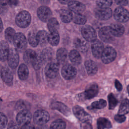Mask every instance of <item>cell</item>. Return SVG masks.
<instances>
[{
    "mask_svg": "<svg viewBox=\"0 0 129 129\" xmlns=\"http://www.w3.org/2000/svg\"><path fill=\"white\" fill-rule=\"evenodd\" d=\"M50 107L53 109H56L60 111L65 115H68L70 112L69 108L63 103L60 102H54L52 103Z\"/></svg>",
    "mask_w": 129,
    "mask_h": 129,
    "instance_id": "7402d4cb",
    "label": "cell"
},
{
    "mask_svg": "<svg viewBox=\"0 0 129 129\" xmlns=\"http://www.w3.org/2000/svg\"><path fill=\"white\" fill-rule=\"evenodd\" d=\"M34 129H48V126L46 125H38Z\"/></svg>",
    "mask_w": 129,
    "mask_h": 129,
    "instance_id": "f907efd6",
    "label": "cell"
},
{
    "mask_svg": "<svg viewBox=\"0 0 129 129\" xmlns=\"http://www.w3.org/2000/svg\"><path fill=\"white\" fill-rule=\"evenodd\" d=\"M106 104H107V103L105 100L99 99L97 101L93 102L91 104L90 107L92 109H100L104 108L106 106Z\"/></svg>",
    "mask_w": 129,
    "mask_h": 129,
    "instance_id": "f35d334b",
    "label": "cell"
},
{
    "mask_svg": "<svg viewBox=\"0 0 129 129\" xmlns=\"http://www.w3.org/2000/svg\"><path fill=\"white\" fill-rule=\"evenodd\" d=\"M21 129H34V128L33 127V126L31 124L28 123L27 124H26L22 126Z\"/></svg>",
    "mask_w": 129,
    "mask_h": 129,
    "instance_id": "681fc988",
    "label": "cell"
},
{
    "mask_svg": "<svg viewBox=\"0 0 129 129\" xmlns=\"http://www.w3.org/2000/svg\"><path fill=\"white\" fill-rule=\"evenodd\" d=\"M97 129H104L111 128L112 125L110 121L104 117L99 118L97 120Z\"/></svg>",
    "mask_w": 129,
    "mask_h": 129,
    "instance_id": "1f68e13d",
    "label": "cell"
},
{
    "mask_svg": "<svg viewBox=\"0 0 129 129\" xmlns=\"http://www.w3.org/2000/svg\"><path fill=\"white\" fill-rule=\"evenodd\" d=\"M85 67L90 76H93L97 73V66L95 62L92 60H87L85 62Z\"/></svg>",
    "mask_w": 129,
    "mask_h": 129,
    "instance_id": "d4e9b609",
    "label": "cell"
},
{
    "mask_svg": "<svg viewBox=\"0 0 129 129\" xmlns=\"http://www.w3.org/2000/svg\"><path fill=\"white\" fill-rule=\"evenodd\" d=\"M104 49L103 44L100 40L96 39L91 44V50L93 56L97 58L101 57Z\"/></svg>",
    "mask_w": 129,
    "mask_h": 129,
    "instance_id": "9a60e30c",
    "label": "cell"
},
{
    "mask_svg": "<svg viewBox=\"0 0 129 129\" xmlns=\"http://www.w3.org/2000/svg\"><path fill=\"white\" fill-rule=\"evenodd\" d=\"M129 112V100L127 99H123L119 106L118 114L123 115Z\"/></svg>",
    "mask_w": 129,
    "mask_h": 129,
    "instance_id": "d6a6232c",
    "label": "cell"
},
{
    "mask_svg": "<svg viewBox=\"0 0 129 129\" xmlns=\"http://www.w3.org/2000/svg\"><path fill=\"white\" fill-rule=\"evenodd\" d=\"M69 57L70 61L75 65H79L81 62V56L77 50L73 49L71 50L69 54Z\"/></svg>",
    "mask_w": 129,
    "mask_h": 129,
    "instance_id": "4316f807",
    "label": "cell"
},
{
    "mask_svg": "<svg viewBox=\"0 0 129 129\" xmlns=\"http://www.w3.org/2000/svg\"><path fill=\"white\" fill-rule=\"evenodd\" d=\"M61 74L64 79L71 80L77 75V70L72 64H65L62 67Z\"/></svg>",
    "mask_w": 129,
    "mask_h": 129,
    "instance_id": "ba28073f",
    "label": "cell"
},
{
    "mask_svg": "<svg viewBox=\"0 0 129 129\" xmlns=\"http://www.w3.org/2000/svg\"><path fill=\"white\" fill-rule=\"evenodd\" d=\"M108 99L109 102V108L113 109L117 104L118 101L112 93H110L108 96Z\"/></svg>",
    "mask_w": 129,
    "mask_h": 129,
    "instance_id": "60d3db41",
    "label": "cell"
},
{
    "mask_svg": "<svg viewBox=\"0 0 129 129\" xmlns=\"http://www.w3.org/2000/svg\"><path fill=\"white\" fill-rule=\"evenodd\" d=\"M59 64L58 62H50L47 63L44 69L45 75L51 79L55 78L58 74Z\"/></svg>",
    "mask_w": 129,
    "mask_h": 129,
    "instance_id": "8992f818",
    "label": "cell"
},
{
    "mask_svg": "<svg viewBox=\"0 0 129 129\" xmlns=\"http://www.w3.org/2000/svg\"><path fill=\"white\" fill-rule=\"evenodd\" d=\"M3 30V23H2V20L1 19V32Z\"/></svg>",
    "mask_w": 129,
    "mask_h": 129,
    "instance_id": "f5cc1de1",
    "label": "cell"
},
{
    "mask_svg": "<svg viewBox=\"0 0 129 129\" xmlns=\"http://www.w3.org/2000/svg\"><path fill=\"white\" fill-rule=\"evenodd\" d=\"M66 123L61 119H57L53 121L50 125V129H66Z\"/></svg>",
    "mask_w": 129,
    "mask_h": 129,
    "instance_id": "8d00e7d4",
    "label": "cell"
},
{
    "mask_svg": "<svg viewBox=\"0 0 129 129\" xmlns=\"http://www.w3.org/2000/svg\"><path fill=\"white\" fill-rule=\"evenodd\" d=\"M114 84H115V88H116V89L118 91H121L122 90V86L121 84L117 80H115Z\"/></svg>",
    "mask_w": 129,
    "mask_h": 129,
    "instance_id": "7dc6e473",
    "label": "cell"
},
{
    "mask_svg": "<svg viewBox=\"0 0 129 129\" xmlns=\"http://www.w3.org/2000/svg\"><path fill=\"white\" fill-rule=\"evenodd\" d=\"M31 118L32 115L30 112L28 110H24L18 113L16 116V121L20 126H23L30 123Z\"/></svg>",
    "mask_w": 129,
    "mask_h": 129,
    "instance_id": "9c48e42d",
    "label": "cell"
},
{
    "mask_svg": "<svg viewBox=\"0 0 129 129\" xmlns=\"http://www.w3.org/2000/svg\"><path fill=\"white\" fill-rule=\"evenodd\" d=\"M39 19L42 22H48L51 18L52 12L49 8L45 6H42L38 8L37 12Z\"/></svg>",
    "mask_w": 129,
    "mask_h": 129,
    "instance_id": "4fadbf2b",
    "label": "cell"
},
{
    "mask_svg": "<svg viewBox=\"0 0 129 129\" xmlns=\"http://www.w3.org/2000/svg\"><path fill=\"white\" fill-rule=\"evenodd\" d=\"M49 113L44 110H38L33 114L34 122L38 125H43L49 119Z\"/></svg>",
    "mask_w": 129,
    "mask_h": 129,
    "instance_id": "277c9868",
    "label": "cell"
},
{
    "mask_svg": "<svg viewBox=\"0 0 129 129\" xmlns=\"http://www.w3.org/2000/svg\"><path fill=\"white\" fill-rule=\"evenodd\" d=\"M7 123V118L5 115L2 112L1 113V129H3L5 128Z\"/></svg>",
    "mask_w": 129,
    "mask_h": 129,
    "instance_id": "ee69618b",
    "label": "cell"
},
{
    "mask_svg": "<svg viewBox=\"0 0 129 129\" xmlns=\"http://www.w3.org/2000/svg\"><path fill=\"white\" fill-rule=\"evenodd\" d=\"M1 78L3 81L8 85L13 84V76L11 71L7 67H3L1 71Z\"/></svg>",
    "mask_w": 129,
    "mask_h": 129,
    "instance_id": "ac0fdd59",
    "label": "cell"
},
{
    "mask_svg": "<svg viewBox=\"0 0 129 129\" xmlns=\"http://www.w3.org/2000/svg\"><path fill=\"white\" fill-rule=\"evenodd\" d=\"M69 53L64 48H60L56 51V59L59 63L64 64L67 62Z\"/></svg>",
    "mask_w": 129,
    "mask_h": 129,
    "instance_id": "44dd1931",
    "label": "cell"
},
{
    "mask_svg": "<svg viewBox=\"0 0 129 129\" xmlns=\"http://www.w3.org/2000/svg\"><path fill=\"white\" fill-rule=\"evenodd\" d=\"M28 41L32 47H36L39 44L38 40L37 37V33L34 32H30L28 34Z\"/></svg>",
    "mask_w": 129,
    "mask_h": 129,
    "instance_id": "d590c367",
    "label": "cell"
},
{
    "mask_svg": "<svg viewBox=\"0 0 129 129\" xmlns=\"http://www.w3.org/2000/svg\"><path fill=\"white\" fill-rule=\"evenodd\" d=\"M81 33L87 41L93 42L97 39V35L94 28L90 25H85L82 27Z\"/></svg>",
    "mask_w": 129,
    "mask_h": 129,
    "instance_id": "3957f363",
    "label": "cell"
},
{
    "mask_svg": "<svg viewBox=\"0 0 129 129\" xmlns=\"http://www.w3.org/2000/svg\"><path fill=\"white\" fill-rule=\"evenodd\" d=\"M125 116L123 115H119V114H117L114 116V119L115 120L119 123H121L123 122V121H125Z\"/></svg>",
    "mask_w": 129,
    "mask_h": 129,
    "instance_id": "f6af8a7d",
    "label": "cell"
},
{
    "mask_svg": "<svg viewBox=\"0 0 129 129\" xmlns=\"http://www.w3.org/2000/svg\"><path fill=\"white\" fill-rule=\"evenodd\" d=\"M15 107L17 110L21 111L24 110H28L27 109L28 108V105L24 100H19L16 103Z\"/></svg>",
    "mask_w": 129,
    "mask_h": 129,
    "instance_id": "b9f144b4",
    "label": "cell"
},
{
    "mask_svg": "<svg viewBox=\"0 0 129 129\" xmlns=\"http://www.w3.org/2000/svg\"><path fill=\"white\" fill-rule=\"evenodd\" d=\"M58 2L59 3H60L61 4H68V3L69 2V1H67V0H66V1H58Z\"/></svg>",
    "mask_w": 129,
    "mask_h": 129,
    "instance_id": "816d5d0a",
    "label": "cell"
},
{
    "mask_svg": "<svg viewBox=\"0 0 129 129\" xmlns=\"http://www.w3.org/2000/svg\"><path fill=\"white\" fill-rule=\"evenodd\" d=\"M18 75L21 80H26L29 76V70L27 66L24 63L21 64L18 70Z\"/></svg>",
    "mask_w": 129,
    "mask_h": 129,
    "instance_id": "f1b7e54d",
    "label": "cell"
},
{
    "mask_svg": "<svg viewBox=\"0 0 129 129\" xmlns=\"http://www.w3.org/2000/svg\"><path fill=\"white\" fill-rule=\"evenodd\" d=\"M111 33L113 36L120 37L124 32V27L119 24H112L110 26Z\"/></svg>",
    "mask_w": 129,
    "mask_h": 129,
    "instance_id": "cb8c5ba5",
    "label": "cell"
},
{
    "mask_svg": "<svg viewBox=\"0 0 129 129\" xmlns=\"http://www.w3.org/2000/svg\"><path fill=\"white\" fill-rule=\"evenodd\" d=\"M13 43L17 50H23L27 45V41L25 35L21 33H17L14 38Z\"/></svg>",
    "mask_w": 129,
    "mask_h": 129,
    "instance_id": "52a82bcc",
    "label": "cell"
},
{
    "mask_svg": "<svg viewBox=\"0 0 129 129\" xmlns=\"http://www.w3.org/2000/svg\"><path fill=\"white\" fill-rule=\"evenodd\" d=\"M7 59L8 64L11 68L15 69L17 68L19 62V55L16 49L13 48L10 49Z\"/></svg>",
    "mask_w": 129,
    "mask_h": 129,
    "instance_id": "7c38bea8",
    "label": "cell"
},
{
    "mask_svg": "<svg viewBox=\"0 0 129 129\" xmlns=\"http://www.w3.org/2000/svg\"><path fill=\"white\" fill-rule=\"evenodd\" d=\"M98 92V87L97 84L92 83L89 85L86 90L80 95L83 97L85 99H90L94 98Z\"/></svg>",
    "mask_w": 129,
    "mask_h": 129,
    "instance_id": "5bb4252c",
    "label": "cell"
},
{
    "mask_svg": "<svg viewBox=\"0 0 129 129\" xmlns=\"http://www.w3.org/2000/svg\"><path fill=\"white\" fill-rule=\"evenodd\" d=\"M20 126L18 123L17 124L14 121H11L9 124L8 129H21Z\"/></svg>",
    "mask_w": 129,
    "mask_h": 129,
    "instance_id": "bcb514c9",
    "label": "cell"
},
{
    "mask_svg": "<svg viewBox=\"0 0 129 129\" xmlns=\"http://www.w3.org/2000/svg\"><path fill=\"white\" fill-rule=\"evenodd\" d=\"M15 30L12 27H8L5 32V36L6 40L10 43L13 42L14 38L16 35Z\"/></svg>",
    "mask_w": 129,
    "mask_h": 129,
    "instance_id": "e575fe53",
    "label": "cell"
},
{
    "mask_svg": "<svg viewBox=\"0 0 129 129\" xmlns=\"http://www.w3.org/2000/svg\"><path fill=\"white\" fill-rule=\"evenodd\" d=\"M73 111L75 116L83 123L91 122L92 117L91 115L87 112H86L84 109L80 106H75L73 108Z\"/></svg>",
    "mask_w": 129,
    "mask_h": 129,
    "instance_id": "7a4b0ae2",
    "label": "cell"
},
{
    "mask_svg": "<svg viewBox=\"0 0 129 129\" xmlns=\"http://www.w3.org/2000/svg\"><path fill=\"white\" fill-rule=\"evenodd\" d=\"M74 44L76 48L81 52H86L89 49V44L86 40L82 38H75L74 41Z\"/></svg>",
    "mask_w": 129,
    "mask_h": 129,
    "instance_id": "d6986e66",
    "label": "cell"
},
{
    "mask_svg": "<svg viewBox=\"0 0 129 129\" xmlns=\"http://www.w3.org/2000/svg\"><path fill=\"white\" fill-rule=\"evenodd\" d=\"M59 16L61 20L66 23L70 22L73 20V14L71 10L67 9H61L59 11Z\"/></svg>",
    "mask_w": 129,
    "mask_h": 129,
    "instance_id": "603a6c76",
    "label": "cell"
},
{
    "mask_svg": "<svg viewBox=\"0 0 129 129\" xmlns=\"http://www.w3.org/2000/svg\"><path fill=\"white\" fill-rule=\"evenodd\" d=\"M47 26L48 29L50 32H51L54 31H57L59 27V24L56 18H51L47 22Z\"/></svg>",
    "mask_w": 129,
    "mask_h": 129,
    "instance_id": "836d02e7",
    "label": "cell"
},
{
    "mask_svg": "<svg viewBox=\"0 0 129 129\" xmlns=\"http://www.w3.org/2000/svg\"><path fill=\"white\" fill-rule=\"evenodd\" d=\"M42 53L45 62L50 60L53 56V50L50 48H45L42 50Z\"/></svg>",
    "mask_w": 129,
    "mask_h": 129,
    "instance_id": "ab89813d",
    "label": "cell"
},
{
    "mask_svg": "<svg viewBox=\"0 0 129 129\" xmlns=\"http://www.w3.org/2000/svg\"><path fill=\"white\" fill-rule=\"evenodd\" d=\"M68 5L70 10L75 14H81L85 10V5L79 1H70L68 3Z\"/></svg>",
    "mask_w": 129,
    "mask_h": 129,
    "instance_id": "e0dca14e",
    "label": "cell"
},
{
    "mask_svg": "<svg viewBox=\"0 0 129 129\" xmlns=\"http://www.w3.org/2000/svg\"><path fill=\"white\" fill-rule=\"evenodd\" d=\"M99 36L100 38L105 42H110L113 40L110 26H104L99 31Z\"/></svg>",
    "mask_w": 129,
    "mask_h": 129,
    "instance_id": "2e32d148",
    "label": "cell"
},
{
    "mask_svg": "<svg viewBox=\"0 0 129 129\" xmlns=\"http://www.w3.org/2000/svg\"><path fill=\"white\" fill-rule=\"evenodd\" d=\"M97 6L99 8H108L111 6L112 1L110 0L108 1H97L96 2Z\"/></svg>",
    "mask_w": 129,
    "mask_h": 129,
    "instance_id": "7bdbcfd3",
    "label": "cell"
},
{
    "mask_svg": "<svg viewBox=\"0 0 129 129\" xmlns=\"http://www.w3.org/2000/svg\"><path fill=\"white\" fill-rule=\"evenodd\" d=\"M9 51V45L7 42L2 40L0 43V58L2 61H5L8 59Z\"/></svg>",
    "mask_w": 129,
    "mask_h": 129,
    "instance_id": "ffe728a7",
    "label": "cell"
},
{
    "mask_svg": "<svg viewBox=\"0 0 129 129\" xmlns=\"http://www.w3.org/2000/svg\"><path fill=\"white\" fill-rule=\"evenodd\" d=\"M48 43L52 46H56L59 42V35L57 31L50 32L48 38Z\"/></svg>",
    "mask_w": 129,
    "mask_h": 129,
    "instance_id": "4dcf8cb0",
    "label": "cell"
},
{
    "mask_svg": "<svg viewBox=\"0 0 129 129\" xmlns=\"http://www.w3.org/2000/svg\"><path fill=\"white\" fill-rule=\"evenodd\" d=\"M114 18L119 22L124 23L129 19V12L122 7L116 8L114 12Z\"/></svg>",
    "mask_w": 129,
    "mask_h": 129,
    "instance_id": "30bf717a",
    "label": "cell"
},
{
    "mask_svg": "<svg viewBox=\"0 0 129 129\" xmlns=\"http://www.w3.org/2000/svg\"><path fill=\"white\" fill-rule=\"evenodd\" d=\"M94 14L96 18L101 20H107L110 19L112 15L110 8H96L94 9Z\"/></svg>",
    "mask_w": 129,
    "mask_h": 129,
    "instance_id": "8fae6325",
    "label": "cell"
},
{
    "mask_svg": "<svg viewBox=\"0 0 129 129\" xmlns=\"http://www.w3.org/2000/svg\"><path fill=\"white\" fill-rule=\"evenodd\" d=\"M45 62V61L42 55V51H39L37 53L36 56L32 62V65L35 70H38L42 67Z\"/></svg>",
    "mask_w": 129,
    "mask_h": 129,
    "instance_id": "484cf974",
    "label": "cell"
},
{
    "mask_svg": "<svg viewBox=\"0 0 129 129\" xmlns=\"http://www.w3.org/2000/svg\"><path fill=\"white\" fill-rule=\"evenodd\" d=\"M115 2L117 5L120 6L121 7L126 6L128 4V1H116Z\"/></svg>",
    "mask_w": 129,
    "mask_h": 129,
    "instance_id": "c3c4849f",
    "label": "cell"
},
{
    "mask_svg": "<svg viewBox=\"0 0 129 129\" xmlns=\"http://www.w3.org/2000/svg\"><path fill=\"white\" fill-rule=\"evenodd\" d=\"M73 21L77 24L84 25L86 24L87 19L86 17L81 14H75L73 16Z\"/></svg>",
    "mask_w": 129,
    "mask_h": 129,
    "instance_id": "74e56055",
    "label": "cell"
},
{
    "mask_svg": "<svg viewBox=\"0 0 129 129\" xmlns=\"http://www.w3.org/2000/svg\"><path fill=\"white\" fill-rule=\"evenodd\" d=\"M31 21V15L29 12L27 11L20 12L15 18V22L17 25L23 28L27 27L30 24Z\"/></svg>",
    "mask_w": 129,
    "mask_h": 129,
    "instance_id": "6da1fadb",
    "label": "cell"
},
{
    "mask_svg": "<svg viewBox=\"0 0 129 129\" xmlns=\"http://www.w3.org/2000/svg\"><path fill=\"white\" fill-rule=\"evenodd\" d=\"M116 56V52L115 50L111 46H107L104 48L101 58L104 63L107 64L112 62Z\"/></svg>",
    "mask_w": 129,
    "mask_h": 129,
    "instance_id": "5b68a950",
    "label": "cell"
},
{
    "mask_svg": "<svg viewBox=\"0 0 129 129\" xmlns=\"http://www.w3.org/2000/svg\"><path fill=\"white\" fill-rule=\"evenodd\" d=\"M127 91H128V94H129V85H128V86L127 87Z\"/></svg>",
    "mask_w": 129,
    "mask_h": 129,
    "instance_id": "db71d44e",
    "label": "cell"
},
{
    "mask_svg": "<svg viewBox=\"0 0 129 129\" xmlns=\"http://www.w3.org/2000/svg\"><path fill=\"white\" fill-rule=\"evenodd\" d=\"M37 53L32 49H29L26 50L23 55V59L27 63L32 64L34 60Z\"/></svg>",
    "mask_w": 129,
    "mask_h": 129,
    "instance_id": "83f0119b",
    "label": "cell"
},
{
    "mask_svg": "<svg viewBox=\"0 0 129 129\" xmlns=\"http://www.w3.org/2000/svg\"><path fill=\"white\" fill-rule=\"evenodd\" d=\"M48 35L49 34H48L47 32L45 30H42L38 31L37 33V37L40 45L42 46L48 42Z\"/></svg>",
    "mask_w": 129,
    "mask_h": 129,
    "instance_id": "f546056e",
    "label": "cell"
}]
</instances>
